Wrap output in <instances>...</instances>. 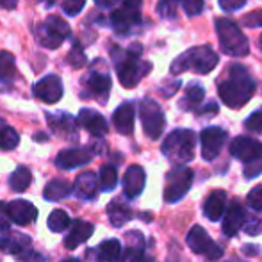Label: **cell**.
I'll return each instance as SVG.
<instances>
[{"label":"cell","mask_w":262,"mask_h":262,"mask_svg":"<svg viewBox=\"0 0 262 262\" xmlns=\"http://www.w3.org/2000/svg\"><path fill=\"white\" fill-rule=\"evenodd\" d=\"M14 79V57L9 52L0 54V91H7Z\"/></svg>","instance_id":"4dcf8cb0"},{"label":"cell","mask_w":262,"mask_h":262,"mask_svg":"<svg viewBox=\"0 0 262 262\" xmlns=\"http://www.w3.org/2000/svg\"><path fill=\"white\" fill-rule=\"evenodd\" d=\"M259 49L262 50V36H260V39H259Z\"/></svg>","instance_id":"11a10c76"},{"label":"cell","mask_w":262,"mask_h":262,"mask_svg":"<svg viewBox=\"0 0 262 262\" xmlns=\"http://www.w3.org/2000/svg\"><path fill=\"white\" fill-rule=\"evenodd\" d=\"M141 262H156V259H154V257H143V259H141Z\"/></svg>","instance_id":"f5cc1de1"},{"label":"cell","mask_w":262,"mask_h":262,"mask_svg":"<svg viewBox=\"0 0 262 262\" xmlns=\"http://www.w3.org/2000/svg\"><path fill=\"white\" fill-rule=\"evenodd\" d=\"M68 64L72 66V68H82L84 64H86V54H84V50H82V47L79 45V43H73V47H72V50H70V54H68Z\"/></svg>","instance_id":"8d00e7d4"},{"label":"cell","mask_w":262,"mask_h":262,"mask_svg":"<svg viewBox=\"0 0 262 262\" xmlns=\"http://www.w3.org/2000/svg\"><path fill=\"white\" fill-rule=\"evenodd\" d=\"M62 262H80L79 259H75V257H70V259H64Z\"/></svg>","instance_id":"db71d44e"},{"label":"cell","mask_w":262,"mask_h":262,"mask_svg":"<svg viewBox=\"0 0 262 262\" xmlns=\"http://www.w3.org/2000/svg\"><path fill=\"white\" fill-rule=\"evenodd\" d=\"M29 250H31V237H27L25 234L7 232L0 237V252L20 257Z\"/></svg>","instance_id":"44dd1931"},{"label":"cell","mask_w":262,"mask_h":262,"mask_svg":"<svg viewBox=\"0 0 262 262\" xmlns=\"http://www.w3.org/2000/svg\"><path fill=\"white\" fill-rule=\"evenodd\" d=\"M205 98V90L196 82H191L189 86L186 88V93H184V98L179 102V107L182 111H196L200 104Z\"/></svg>","instance_id":"83f0119b"},{"label":"cell","mask_w":262,"mask_h":262,"mask_svg":"<svg viewBox=\"0 0 262 262\" xmlns=\"http://www.w3.org/2000/svg\"><path fill=\"white\" fill-rule=\"evenodd\" d=\"M243 173H245V179L246 180L255 179V177L262 175V157L257 159V161H253V162H248V164H245V169H243Z\"/></svg>","instance_id":"b9f144b4"},{"label":"cell","mask_w":262,"mask_h":262,"mask_svg":"<svg viewBox=\"0 0 262 262\" xmlns=\"http://www.w3.org/2000/svg\"><path fill=\"white\" fill-rule=\"evenodd\" d=\"M121 0H95V4H97L98 7H105V9H109V7H114L118 6Z\"/></svg>","instance_id":"681fc988"},{"label":"cell","mask_w":262,"mask_h":262,"mask_svg":"<svg viewBox=\"0 0 262 262\" xmlns=\"http://www.w3.org/2000/svg\"><path fill=\"white\" fill-rule=\"evenodd\" d=\"M204 216L210 221H220L227 210V193L223 189H214L204 202Z\"/></svg>","instance_id":"603a6c76"},{"label":"cell","mask_w":262,"mask_h":262,"mask_svg":"<svg viewBox=\"0 0 262 262\" xmlns=\"http://www.w3.org/2000/svg\"><path fill=\"white\" fill-rule=\"evenodd\" d=\"M146 184V173L139 164H132L123 175V191L127 198H138Z\"/></svg>","instance_id":"ac0fdd59"},{"label":"cell","mask_w":262,"mask_h":262,"mask_svg":"<svg viewBox=\"0 0 262 262\" xmlns=\"http://www.w3.org/2000/svg\"><path fill=\"white\" fill-rule=\"evenodd\" d=\"M246 223V210L243 207V204L239 200H232L230 205L225 210L223 225H221V230L227 237H234Z\"/></svg>","instance_id":"5bb4252c"},{"label":"cell","mask_w":262,"mask_h":262,"mask_svg":"<svg viewBox=\"0 0 262 262\" xmlns=\"http://www.w3.org/2000/svg\"><path fill=\"white\" fill-rule=\"evenodd\" d=\"M86 6V0H62L61 7L68 16H77Z\"/></svg>","instance_id":"60d3db41"},{"label":"cell","mask_w":262,"mask_h":262,"mask_svg":"<svg viewBox=\"0 0 262 262\" xmlns=\"http://www.w3.org/2000/svg\"><path fill=\"white\" fill-rule=\"evenodd\" d=\"M239 25H245V27H250V29L262 27V9H255V11H252V13L245 14V16L239 20Z\"/></svg>","instance_id":"74e56055"},{"label":"cell","mask_w":262,"mask_h":262,"mask_svg":"<svg viewBox=\"0 0 262 262\" xmlns=\"http://www.w3.org/2000/svg\"><path fill=\"white\" fill-rule=\"evenodd\" d=\"M220 62V57L214 52V49L210 45H200L189 49L187 52H184L182 55L175 59L169 66V72L173 75H180V73L187 72V70H193L198 75H207L212 72L214 68Z\"/></svg>","instance_id":"3957f363"},{"label":"cell","mask_w":262,"mask_h":262,"mask_svg":"<svg viewBox=\"0 0 262 262\" xmlns=\"http://www.w3.org/2000/svg\"><path fill=\"white\" fill-rule=\"evenodd\" d=\"M93 159V152L90 148H68L59 152L55 157V166L61 169H75L86 166Z\"/></svg>","instance_id":"9a60e30c"},{"label":"cell","mask_w":262,"mask_h":262,"mask_svg":"<svg viewBox=\"0 0 262 262\" xmlns=\"http://www.w3.org/2000/svg\"><path fill=\"white\" fill-rule=\"evenodd\" d=\"M49 118V125L54 132L64 136V138H72V136H77L75 130V121L70 114L66 113H59V114H47Z\"/></svg>","instance_id":"4316f807"},{"label":"cell","mask_w":262,"mask_h":262,"mask_svg":"<svg viewBox=\"0 0 262 262\" xmlns=\"http://www.w3.org/2000/svg\"><path fill=\"white\" fill-rule=\"evenodd\" d=\"M9 216H7V205L0 202V232H9Z\"/></svg>","instance_id":"f6af8a7d"},{"label":"cell","mask_w":262,"mask_h":262,"mask_svg":"<svg viewBox=\"0 0 262 262\" xmlns=\"http://www.w3.org/2000/svg\"><path fill=\"white\" fill-rule=\"evenodd\" d=\"M7 216L16 225H29L34 223L38 217V209L27 200H13L7 204Z\"/></svg>","instance_id":"2e32d148"},{"label":"cell","mask_w":262,"mask_h":262,"mask_svg":"<svg viewBox=\"0 0 262 262\" xmlns=\"http://www.w3.org/2000/svg\"><path fill=\"white\" fill-rule=\"evenodd\" d=\"M168 2H171L175 7L180 6L184 11H186L187 16H198L205 7L204 0H168Z\"/></svg>","instance_id":"d590c367"},{"label":"cell","mask_w":262,"mask_h":262,"mask_svg":"<svg viewBox=\"0 0 262 262\" xmlns=\"http://www.w3.org/2000/svg\"><path fill=\"white\" fill-rule=\"evenodd\" d=\"M141 0H121V6L111 16L114 29L120 34H127L141 21Z\"/></svg>","instance_id":"30bf717a"},{"label":"cell","mask_w":262,"mask_h":262,"mask_svg":"<svg viewBox=\"0 0 262 262\" xmlns=\"http://www.w3.org/2000/svg\"><path fill=\"white\" fill-rule=\"evenodd\" d=\"M186 243L196 255H204L207 260H220L223 257V248L214 241L212 237L205 232L204 227L194 225L189 228L186 235Z\"/></svg>","instance_id":"ba28073f"},{"label":"cell","mask_w":262,"mask_h":262,"mask_svg":"<svg viewBox=\"0 0 262 262\" xmlns=\"http://www.w3.org/2000/svg\"><path fill=\"white\" fill-rule=\"evenodd\" d=\"M111 77L107 75L105 72H93L84 79V88L88 90V93L91 95L93 98H98L100 102H105L107 97H109L111 91Z\"/></svg>","instance_id":"e0dca14e"},{"label":"cell","mask_w":262,"mask_h":262,"mask_svg":"<svg viewBox=\"0 0 262 262\" xmlns=\"http://www.w3.org/2000/svg\"><path fill=\"white\" fill-rule=\"evenodd\" d=\"M18 4V0H0V7H4V9H14Z\"/></svg>","instance_id":"f907efd6"},{"label":"cell","mask_w":262,"mask_h":262,"mask_svg":"<svg viewBox=\"0 0 262 262\" xmlns=\"http://www.w3.org/2000/svg\"><path fill=\"white\" fill-rule=\"evenodd\" d=\"M243 228H245V232L248 235H260L262 234V220L260 217H257V220L246 221Z\"/></svg>","instance_id":"ee69618b"},{"label":"cell","mask_w":262,"mask_h":262,"mask_svg":"<svg viewBox=\"0 0 262 262\" xmlns=\"http://www.w3.org/2000/svg\"><path fill=\"white\" fill-rule=\"evenodd\" d=\"M70 36V27L62 18L52 16L47 18L45 24H39L36 27V38H38V43L45 49H59L62 45L66 38Z\"/></svg>","instance_id":"52a82bcc"},{"label":"cell","mask_w":262,"mask_h":262,"mask_svg":"<svg viewBox=\"0 0 262 262\" xmlns=\"http://www.w3.org/2000/svg\"><path fill=\"white\" fill-rule=\"evenodd\" d=\"M216 34L220 39V47L223 54L232 57H245L250 52L248 38L243 34L241 27L230 18H216Z\"/></svg>","instance_id":"5b68a950"},{"label":"cell","mask_w":262,"mask_h":262,"mask_svg":"<svg viewBox=\"0 0 262 262\" xmlns=\"http://www.w3.org/2000/svg\"><path fill=\"white\" fill-rule=\"evenodd\" d=\"M34 97L45 104H55L62 98V80L57 75H47L34 84Z\"/></svg>","instance_id":"4fadbf2b"},{"label":"cell","mask_w":262,"mask_h":262,"mask_svg":"<svg viewBox=\"0 0 262 262\" xmlns=\"http://www.w3.org/2000/svg\"><path fill=\"white\" fill-rule=\"evenodd\" d=\"M228 139V134L221 127H207L202 130L200 141H202V157L205 161H214L220 152L223 150L225 143Z\"/></svg>","instance_id":"8fae6325"},{"label":"cell","mask_w":262,"mask_h":262,"mask_svg":"<svg viewBox=\"0 0 262 262\" xmlns=\"http://www.w3.org/2000/svg\"><path fill=\"white\" fill-rule=\"evenodd\" d=\"M194 113H196L198 116H214V114H217V104L216 102H209L207 105L198 107Z\"/></svg>","instance_id":"bcb514c9"},{"label":"cell","mask_w":262,"mask_h":262,"mask_svg":"<svg viewBox=\"0 0 262 262\" xmlns=\"http://www.w3.org/2000/svg\"><path fill=\"white\" fill-rule=\"evenodd\" d=\"M73 193V186L70 182L62 179H54L50 180L45 186V191H43V196L49 202H57V200H64L66 196Z\"/></svg>","instance_id":"f1b7e54d"},{"label":"cell","mask_w":262,"mask_h":262,"mask_svg":"<svg viewBox=\"0 0 262 262\" xmlns=\"http://www.w3.org/2000/svg\"><path fill=\"white\" fill-rule=\"evenodd\" d=\"M245 128L250 132H257V134H262V109L255 111L253 114H250L245 121Z\"/></svg>","instance_id":"f35d334b"},{"label":"cell","mask_w":262,"mask_h":262,"mask_svg":"<svg viewBox=\"0 0 262 262\" xmlns=\"http://www.w3.org/2000/svg\"><path fill=\"white\" fill-rule=\"evenodd\" d=\"M243 253L245 255H260V248L257 245H245L243 246Z\"/></svg>","instance_id":"c3c4849f"},{"label":"cell","mask_w":262,"mask_h":262,"mask_svg":"<svg viewBox=\"0 0 262 262\" xmlns=\"http://www.w3.org/2000/svg\"><path fill=\"white\" fill-rule=\"evenodd\" d=\"M20 259H21V262H47L45 257L32 252V248L29 250V252H25L24 255H20Z\"/></svg>","instance_id":"7dc6e473"},{"label":"cell","mask_w":262,"mask_h":262,"mask_svg":"<svg viewBox=\"0 0 262 262\" xmlns=\"http://www.w3.org/2000/svg\"><path fill=\"white\" fill-rule=\"evenodd\" d=\"M194 180V173L187 166H175L166 173L164 182V202L166 204H177L182 200L191 189V184Z\"/></svg>","instance_id":"8992f818"},{"label":"cell","mask_w":262,"mask_h":262,"mask_svg":"<svg viewBox=\"0 0 262 262\" xmlns=\"http://www.w3.org/2000/svg\"><path fill=\"white\" fill-rule=\"evenodd\" d=\"M47 225H49V228L52 232H64L66 228L70 227V216L66 210L62 209H55L50 212L49 216V221H47Z\"/></svg>","instance_id":"e575fe53"},{"label":"cell","mask_w":262,"mask_h":262,"mask_svg":"<svg viewBox=\"0 0 262 262\" xmlns=\"http://www.w3.org/2000/svg\"><path fill=\"white\" fill-rule=\"evenodd\" d=\"M139 118H141L143 130L152 141H156L162 136L166 125V118L162 113L161 105L152 98H143L139 102Z\"/></svg>","instance_id":"9c48e42d"},{"label":"cell","mask_w":262,"mask_h":262,"mask_svg":"<svg viewBox=\"0 0 262 262\" xmlns=\"http://www.w3.org/2000/svg\"><path fill=\"white\" fill-rule=\"evenodd\" d=\"M118 184V171L114 166L105 164L100 168V175H98V186H100L102 191L105 193H111V191L116 187Z\"/></svg>","instance_id":"836d02e7"},{"label":"cell","mask_w":262,"mask_h":262,"mask_svg":"<svg viewBox=\"0 0 262 262\" xmlns=\"http://www.w3.org/2000/svg\"><path fill=\"white\" fill-rule=\"evenodd\" d=\"M107 214H109L111 225L116 227V228L123 227V225L128 223V221L132 220V216H134L132 209L128 207L127 204H123L121 200H118V198L107 205Z\"/></svg>","instance_id":"484cf974"},{"label":"cell","mask_w":262,"mask_h":262,"mask_svg":"<svg viewBox=\"0 0 262 262\" xmlns=\"http://www.w3.org/2000/svg\"><path fill=\"white\" fill-rule=\"evenodd\" d=\"M93 253L98 255V262H118L121 255V245L118 239H107V241L98 245L97 252Z\"/></svg>","instance_id":"f546056e"},{"label":"cell","mask_w":262,"mask_h":262,"mask_svg":"<svg viewBox=\"0 0 262 262\" xmlns=\"http://www.w3.org/2000/svg\"><path fill=\"white\" fill-rule=\"evenodd\" d=\"M134 104L130 102H123L113 114V123L116 127V130L123 136H130L134 132Z\"/></svg>","instance_id":"cb8c5ba5"},{"label":"cell","mask_w":262,"mask_h":262,"mask_svg":"<svg viewBox=\"0 0 262 262\" xmlns=\"http://www.w3.org/2000/svg\"><path fill=\"white\" fill-rule=\"evenodd\" d=\"M145 257V237L141 232L132 230L127 234V250H125V262H141Z\"/></svg>","instance_id":"d4e9b609"},{"label":"cell","mask_w":262,"mask_h":262,"mask_svg":"<svg viewBox=\"0 0 262 262\" xmlns=\"http://www.w3.org/2000/svg\"><path fill=\"white\" fill-rule=\"evenodd\" d=\"M220 2V7L227 13H234V11H239L246 6L248 0H217Z\"/></svg>","instance_id":"7bdbcfd3"},{"label":"cell","mask_w":262,"mask_h":262,"mask_svg":"<svg viewBox=\"0 0 262 262\" xmlns=\"http://www.w3.org/2000/svg\"><path fill=\"white\" fill-rule=\"evenodd\" d=\"M20 143V136L7 121L0 120V150H14Z\"/></svg>","instance_id":"d6a6232c"},{"label":"cell","mask_w":262,"mask_h":262,"mask_svg":"<svg viewBox=\"0 0 262 262\" xmlns=\"http://www.w3.org/2000/svg\"><path fill=\"white\" fill-rule=\"evenodd\" d=\"M141 52L143 47L139 43H134L127 50L113 49V61L116 62L118 79L123 88H136L152 70L148 61H141Z\"/></svg>","instance_id":"7a4b0ae2"},{"label":"cell","mask_w":262,"mask_h":262,"mask_svg":"<svg viewBox=\"0 0 262 262\" xmlns=\"http://www.w3.org/2000/svg\"><path fill=\"white\" fill-rule=\"evenodd\" d=\"M257 90V82L243 64H228L225 73L217 79V95L221 102L230 109H241L252 100Z\"/></svg>","instance_id":"6da1fadb"},{"label":"cell","mask_w":262,"mask_h":262,"mask_svg":"<svg viewBox=\"0 0 262 262\" xmlns=\"http://www.w3.org/2000/svg\"><path fill=\"white\" fill-rule=\"evenodd\" d=\"M73 193L77 198L86 202H93L98 196V179L93 171H84L77 177L75 186H73Z\"/></svg>","instance_id":"ffe728a7"},{"label":"cell","mask_w":262,"mask_h":262,"mask_svg":"<svg viewBox=\"0 0 262 262\" xmlns=\"http://www.w3.org/2000/svg\"><path fill=\"white\" fill-rule=\"evenodd\" d=\"M246 202H248V205L253 210H257V212H262V184L255 186L252 191H250L248 196H246Z\"/></svg>","instance_id":"ab89813d"},{"label":"cell","mask_w":262,"mask_h":262,"mask_svg":"<svg viewBox=\"0 0 262 262\" xmlns=\"http://www.w3.org/2000/svg\"><path fill=\"white\" fill-rule=\"evenodd\" d=\"M93 232H95L93 223H88V221H82V220H75L72 227H70L68 235L64 237V246L68 250H75L77 246L86 243L88 239L93 235Z\"/></svg>","instance_id":"7402d4cb"},{"label":"cell","mask_w":262,"mask_h":262,"mask_svg":"<svg viewBox=\"0 0 262 262\" xmlns=\"http://www.w3.org/2000/svg\"><path fill=\"white\" fill-rule=\"evenodd\" d=\"M194 146H196V136L189 128H177L169 132L162 141V154L175 162L177 166H184L186 162L193 161Z\"/></svg>","instance_id":"277c9868"},{"label":"cell","mask_w":262,"mask_h":262,"mask_svg":"<svg viewBox=\"0 0 262 262\" xmlns=\"http://www.w3.org/2000/svg\"><path fill=\"white\" fill-rule=\"evenodd\" d=\"M77 123L93 136H98V138L105 136L107 130H109L107 120L95 109H80L79 116H77Z\"/></svg>","instance_id":"d6986e66"},{"label":"cell","mask_w":262,"mask_h":262,"mask_svg":"<svg viewBox=\"0 0 262 262\" xmlns=\"http://www.w3.org/2000/svg\"><path fill=\"white\" fill-rule=\"evenodd\" d=\"M39 2H41V4H45L47 7H52L54 4L57 2V0H39Z\"/></svg>","instance_id":"816d5d0a"},{"label":"cell","mask_w":262,"mask_h":262,"mask_svg":"<svg viewBox=\"0 0 262 262\" xmlns=\"http://www.w3.org/2000/svg\"><path fill=\"white\" fill-rule=\"evenodd\" d=\"M32 184V173L27 166H18L9 177V187L16 193H24Z\"/></svg>","instance_id":"1f68e13d"},{"label":"cell","mask_w":262,"mask_h":262,"mask_svg":"<svg viewBox=\"0 0 262 262\" xmlns=\"http://www.w3.org/2000/svg\"><path fill=\"white\" fill-rule=\"evenodd\" d=\"M223 262H245V260H234L232 259V260H223Z\"/></svg>","instance_id":"9f6ffc18"},{"label":"cell","mask_w":262,"mask_h":262,"mask_svg":"<svg viewBox=\"0 0 262 262\" xmlns=\"http://www.w3.org/2000/svg\"><path fill=\"white\" fill-rule=\"evenodd\" d=\"M230 156L237 161H243L245 164L253 162L262 157V143L259 139L248 138V136H237L230 143Z\"/></svg>","instance_id":"7c38bea8"}]
</instances>
